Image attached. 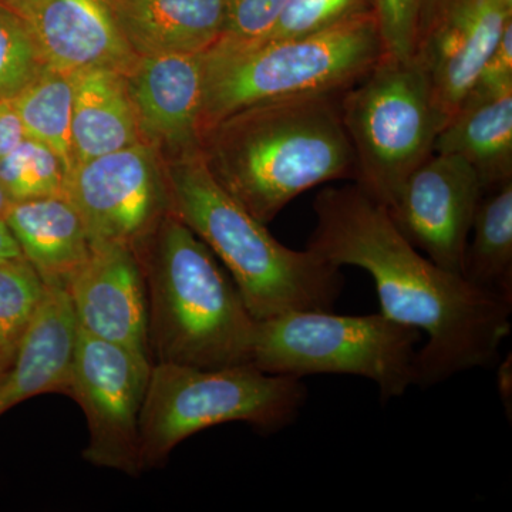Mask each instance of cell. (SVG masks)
<instances>
[{
    "instance_id": "7c38bea8",
    "label": "cell",
    "mask_w": 512,
    "mask_h": 512,
    "mask_svg": "<svg viewBox=\"0 0 512 512\" xmlns=\"http://www.w3.org/2000/svg\"><path fill=\"white\" fill-rule=\"evenodd\" d=\"M484 188L463 158L433 153L407 178L389 210L414 248L463 275L464 252Z\"/></svg>"
},
{
    "instance_id": "44dd1931",
    "label": "cell",
    "mask_w": 512,
    "mask_h": 512,
    "mask_svg": "<svg viewBox=\"0 0 512 512\" xmlns=\"http://www.w3.org/2000/svg\"><path fill=\"white\" fill-rule=\"evenodd\" d=\"M470 232L464 278L512 301V180L483 192Z\"/></svg>"
},
{
    "instance_id": "cb8c5ba5",
    "label": "cell",
    "mask_w": 512,
    "mask_h": 512,
    "mask_svg": "<svg viewBox=\"0 0 512 512\" xmlns=\"http://www.w3.org/2000/svg\"><path fill=\"white\" fill-rule=\"evenodd\" d=\"M46 284L22 254L0 258V346L16 357Z\"/></svg>"
},
{
    "instance_id": "3957f363",
    "label": "cell",
    "mask_w": 512,
    "mask_h": 512,
    "mask_svg": "<svg viewBox=\"0 0 512 512\" xmlns=\"http://www.w3.org/2000/svg\"><path fill=\"white\" fill-rule=\"evenodd\" d=\"M147 293L153 363L251 366L256 320L217 256L168 212L134 248Z\"/></svg>"
},
{
    "instance_id": "ba28073f",
    "label": "cell",
    "mask_w": 512,
    "mask_h": 512,
    "mask_svg": "<svg viewBox=\"0 0 512 512\" xmlns=\"http://www.w3.org/2000/svg\"><path fill=\"white\" fill-rule=\"evenodd\" d=\"M340 117L356 160V185L390 208L407 178L434 153L446 117L413 59L383 55L340 96Z\"/></svg>"
},
{
    "instance_id": "7a4b0ae2",
    "label": "cell",
    "mask_w": 512,
    "mask_h": 512,
    "mask_svg": "<svg viewBox=\"0 0 512 512\" xmlns=\"http://www.w3.org/2000/svg\"><path fill=\"white\" fill-rule=\"evenodd\" d=\"M340 96L292 97L239 110L202 134V160L235 201L269 224L302 192L355 180Z\"/></svg>"
},
{
    "instance_id": "ac0fdd59",
    "label": "cell",
    "mask_w": 512,
    "mask_h": 512,
    "mask_svg": "<svg viewBox=\"0 0 512 512\" xmlns=\"http://www.w3.org/2000/svg\"><path fill=\"white\" fill-rule=\"evenodd\" d=\"M3 221L46 285L66 288L92 254L82 215L64 194L10 204Z\"/></svg>"
},
{
    "instance_id": "2e32d148",
    "label": "cell",
    "mask_w": 512,
    "mask_h": 512,
    "mask_svg": "<svg viewBox=\"0 0 512 512\" xmlns=\"http://www.w3.org/2000/svg\"><path fill=\"white\" fill-rule=\"evenodd\" d=\"M77 333L66 288L46 285L13 365L0 380V416L39 394H67Z\"/></svg>"
},
{
    "instance_id": "ffe728a7",
    "label": "cell",
    "mask_w": 512,
    "mask_h": 512,
    "mask_svg": "<svg viewBox=\"0 0 512 512\" xmlns=\"http://www.w3.org/2000/svg\"><path fill=\"white\" fill-rule=\"evenodd\" d=\"M140 141L143 140L124 74L107 69L76 73L72 116L73 165L114 153Z\"/></svg>"
},
{
    "instance_id": "f546056e",
    "label": "cell",
    "mask_w": 512,
    "mask_h": 512,
    "mask_svg": "<svg viewBox=\"0 0 512 512\" xmlns=\"http://www.w3.org/2000/svg\"><path fill=\"white\" fill-rule=\"evenodd\" d=\"M23 137L25 131L12 101H3L0 103V158L18 146Z\"/></svg>"
},
{
    "instance_id": "1f68e13d",
    "label": "cell",
    "mask_w": 512,
    "mask_h": 512,
    "mask_svg": "<svg viewBox=\"0 0 512 512\" xmlns=\"http://www.w3.org/2000/svg\"><path fill=\"white\" fill-rule=\"evenodd\" d=\"M15 255H20L18 244L10 234L8 225L5 224V221L0 220V258Z\"/></svg>"
},
{
    "instance_id": "d6986e66",
    "label": "cell",
    "mask_w": 512,
    "mask_h": 512,
    "mask_svg": "<svg viewBox=\"0 0 512 512\" xmlns=\"http://www.w3.org/2000/svg\"><path fill=\"white\" fill-rule=\"evenodd\" d=\"M434 153L463 158L484 191L512 180V90L466 97L434 141Z\"/></svg>"
},
{
    "instance_id": "d4e9b609",
    "label": "cell",
    "mask_w": 512,
    "mask_h": 512,
    "mask_svg": "<svg viewBox=\"0 0 512 512\" xmlns=\"http://www.w3.org/2000/svg\"><path fill=\"white\" fill-rule=\"evenodd\" d=\"M45 66L23 20L0 3V103L15 99Z\"/></svg>"
},
{
    "instance_id": "6da1fadb",
    "label": "cell",
    "mask_w": 512,
    "mask_h": 512,
    "mask_svg": "<svg viewBox=\"0 0 512 512\" xmlns=\"http://www.w3.org/2000/svg\"><path fill=\"white\" fill-rule=\"evenodd\" d=\"M313 210L308 249L330 264L365 269L380 313L427 335L416 356V384L431 386L490 366L511 332V299L484 291L421 255L389 210L359 185L325 188Z\"/></svg>"
},
{
    "instance_id": "9a60e30c",
    "label": "cell",
    "mask_w": 512,
    "mask_h": 512,
    "mask_svg": "<svg viewBox=\"0 0 512 512\" xmlns=\"http://www.w3.org/2000/svg\"><path fill=\"white\" fill-rule=\"evenodd\" d=\"M66 291L80 330L150 356L146 284L133 248L93 247Z\"/></svg>"
},
{
    "instance_id": "d6a6232c",
    "label": "cell",
    "mask_w": 512,
    "mask_h": 512,
    "mask_svg": "<svg viewBox=\"0 0 512 512\" xmlns=\"http://www.w3.org/2000/svg\"><path fill=\"white\" fill-rule=\"evenodd\" d=\"M13 360H15V357L10 356L9 353L0 346V380L3 379V376H5L10 367H12Z\"/></svg>"
},
{
    "instance_id": "603a6c76",
    "label": "cell",
    "mask_w": 512,
    "mask_h": 512,
    "mask_svg": "<svg viewBox=\"0 0 512 512\" xmlns=\"http://www.w3.org/2000/svg\"><path fill=\"white\" fill-rule=\"evenodd\" d=\"M66 178L62 158L35 138L23 137L0 158V187L9 204L64 194Z\"/></svg>"
},
{
    "instance_id": "5b68a950",
    "label": "cell",
    "mask_w": 512,
    "mask_h": 512,
    "mask_svg": "<svg viewBox=\"0 0 512 512\" xmlns=\"http://www.w3.org/2000/svg\"><path fill=\"white\" fill-rule=\"evenodd\" d=\"M384 55L376 13L311 35L204 52L201 133L266 101L343 94ZM202 138V136H201Z\"/></svg>"
},
{
    "instance_id": "8fae6325",
    "label": "cell",
    "mask_w": 512,
    "mask_h": 512,
    "mask_svg": "<svg viewBox=\"0 0 512 512\" xmlns=\"http://www.w3.org/2000/svg\"><path fill=\"white\" fill-rule=\"evenodd\" d=\"M512 22V0H416L413 59L446 121Z\"/></svg>"
},
{
    "instance_id": "30bf717a",
    "label": "cell",
    "mask_w": 512,
    "mask_h": 512,
    "mask_svg": "<svg viewBox=\"0 0 512 512\" xmlns=\"http://www.w3.org/2000/svg\"><path fill=\"white\" fill-rule=\"evenodd\" d=\"M64 195L82 215L93 247L134 249L170 212L164 158L144 141L74 164Z\"/></svg>"
},
{
    "instance_id": "836d02e7",
    "label": "cell",
    "mask_w": 512,
    "mask_h": 512,
    "mask_svg": "<svg viewBox=\"0 0 512 512\" xmlns=\"http://www.w3.org/2000/svg\"><path fill=\"white\" fill-rule=\"evenodd\" d=\"M9 205L8 198H6L5 192H3L2 187H0V220H3V217H5Z\"/></svg>"
},
{
    "instance_id": "7402d4cb",
    "label": "cell",
    "mask_w": 512,
    "mask_h": 512,
    "mask_svg": "<svg viewBox=\"0 0 512 512\" xmlns=\"http://www.w3.org/2000/svg\"><path fill=\"white\" fill-rule=\"evenodd\" d=\"M76 73L43 67L12 100L25 136L42 141L72 168V116Z\"/></svg>"
},
{
    "instance_id": "4dcf8cb0",
    "label": "cell",
    "mask_w": 512,
    "mask_h": 512,
    "mask_svg": "<svg viewBox=\"0 0 512 512\" xmlns=\"http://www.w3.org/2000/svg\"><path fill=\"white\" fill-rule=\"evenodd\" d=\"M512 360L511 356H508L507 360H504L503 365L498 367L497 382L498 392H500L501 400H503L505 409L508 407V414L511 416V404H512Z\"/></svg>"
},
{
    "instance_id": "52a82bcc",
    "label": "cell",
    "mask_w": 512,
    "mask_h": 512,
    "mask_svg": "<svg viewBox=\"0 0 512 512\" xmlns=\"http://www.w3.org/2000/svg\"><path fill=\"white\" fill-rule=\"evenodd\" d=\"M420 330L382 313L298 311L256 322L251 366L272 375H353L372 380L384 400L416 384Z\"/></svg>"
},
{
    "instance_id": "83f0119b",
    "label": "cell",
    "mask_w": 512,
    "mask_h": 512,
    "mask_svg": "<svg viewBox=\"0 0 512 512\" xmlns=\"http://www.w3.org/2000/svg\"><path fill=\"white\" fill-rule=\"evenodd\" d=\"M376 18L384 55L412 59L416 0H376Z\"/></svg>"
},
{
    "instance_id": "4316f807",
    "label": "cell",
    "mask_w": 512,
    "mask_h": 512,
    "mask_svg": "<svg viewBox=\"0 0 512 512\" xmlns=\"http://www.w3.org/2000/svg\"><path fill=\"white\" fill-rule=\"evenodd\" d=\"M288 0H225L224 28L215 43L261 45L281 18Z\"/></svg>"
},
{
    "instance_id": "f1b7e54d",
    "label": "cell",
    "mask_w": 512,
    "mask_h": 512,
    "mask_svg": "<svg viewBox=\"0 0 512 512\" xmlns=\"http://www.w3.org/2000/svg\"><path fill=\"white\" fill-rule=\"evenodd\" d=\"M508 90H512V22L505 26L464 99L495 96Z\"/></svg>"
},
{
    "instance_id": "8992f818",
    "label": "cell",
    "mask_w": 512,
    "mask_h": 512,
    "mask_svg": "<svg viewBox=\"0 0 512 512\" xmlns=\"http://www.w3.org/2000/svg\"><path fill=\"white\" fill-rule=\"evenodd\" d=\"M299 377L254 366L200 369L153 363L140 414L143 471L160 466L192 434L242 421L265 431L291 424L305 403Z\"/></svg>"
},
{
    "instance_id": "e0dca14e",
    "label": "cell",
    "mask_w": 512,
    "mask_h": 512,
    "mask_svg": "<svg viewBox=\"0 0 512 512\" xmlns=\"http://www.w3.org/2000/svg\"><path fill=\"white\" fill-rule=\"evenodd\" d=\"M137 56L202 53L221 37L225 0H106Z\"/></svg>"
},
{
    "instance_id": "277c9868",
    "label": "cell",
    "mask_w": 512,
    "mask_h": 512,
    "mask_svg": "<svg viewBox=\"0 0 512 512\" xmlns=\"http://www.w3.org/2000/svg\"><path fill=\"white\" fill-rule=\"evenodd\" d=\"M165 177L171 214L217 256L256 320L333 308L343 286L340 268L311 249L276 241L214 180L201 151L165 161Z\"/></svg>"
},
{
    "instance_id": "9c48e42d",
    "label": "cell",
    "mask_w": 512,
    "mask_h": 512,
    "mask_svg": "<svg viewBox=\"0 0 512 512\" xmlns=\"http://www.w3.org/2000/svg\"><path fill=\"white\" fill-rule=\"evenodd\" d=\"M153 360L87 335L79 329L67 394L79 403L89 426L83 458L93 466L143 473L140 414Z\"/></svg>"
},
{
    "instance_id": "5bb4252c",
    "label": "cell",
    "mask_w": 512,
    "mask_h": 512,
    "mask_svg": "<svg viewBox=\"0 0 512 512\" xmlns=\"http://www.w3.org/2000/svg\"><path fill=\"white\" fill-rule=\"evenodd\" d=\"M29 29L47 66L66 72L126 74L138 56L106 0H0Z\"/></svg>"
},
{
    "instance_id": "484cf974",
    "label": "cell",
    "mask_w": 512,
    "mask_h": 512,
    "mask_svg": "<svg viewBox=\"0 0 512 512\" xmlns=\"http://www.w3.org/2000/svg\"><path fill=\"white\" fill-rule=\"evenodd\" d=\"M370 13H376V0H288L275 28L262 43L311 35Z\"/></svg>"
},
{
    "instance_id": "4fadbf2b",
    "label": "cell",
    "mask_w": 512,
    "mask_h": 512,
    "mask_svg": "<svg viewBox=\"0 0 512 512\" xmlns=\"http://www.w3.org/2000/svg\"><path fill=\"white\" fill-rule=\"evenodd\" d=\"M124 77L141 140L165 161L200 153L204 52L138 56Z\"/></svg>"
}]
</instances>
